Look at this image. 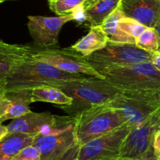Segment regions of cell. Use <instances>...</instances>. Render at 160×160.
Here are the masks:
<instances>
[{"label":"cell","mask_w":160,"mask_h":160,"mask_svg":"<svg viewBox=\"0 0 160 160\" xmlns=\"http://www.w3.org/2000/svg\"><path fill=\"white\" fill-rule=\"evenodd\" d=\"M6 93H7V91H6V80H2V81H0V106H1L2 102L6 98Z\"/></svg>","instance_id":"cell-28"},{"label":"cell","mask_w":160,"mask_h":160,"mask_svg":"<svg viewBox=\"0 0 160 160\" xmlns=\"http://www.w3.org/2000/svg\"><path fill=\"white\" fill-rule=\"evenodd\" d=\"M152 53L144 51L135 44L109 42L102 49L87 57V60L98 71L107 67L131 65L152 61Z\"/></svg>","instance_id":"cell-7"},{"label":"cell","mask_w":160,"mask_h":160,"mask_svg":"<svg viewBox=\"0 0 160 160\" xmlns=\"http://www.w3.org/2000/svg\"><path fill=\"white\" fill-rule=\"evenodd\" d=\"M80 148H81V145L79 144H77V145L71 147L70 149L67 150L62 156H59L54 160H78Z\"/></svg>","instance_id":"cell-25"},{"label":"cell","mask_w":160,"mask_h":160,"mask_svg":"<svg viewBox=\"0 0 160 160\" xmlns=\"http://www.w3.org/2000/svg\"><path fill=\"white\" fill-rule=\"evenodd\" d=\"M160 130V109L140 124L131 128L123 142L120 158L142 159L153 152L156 133Z\"/></svg>","instance_id":"cell-9"},{"label":"cell","mask_w":160,"mask_h":160,"mask_svg":"<svg viewBox=\"0 0 160 160\" xmlns=\"http://www.w3.org/2000/svg\"><path fill=\"white\" fill-rule=\"evenodd\" d=\"M120 91L160 92V73L151 61L98 70Z\"/></svg>","instance_id":"cell-3"},{"label":"cell","mask_w":160,"mask_h":160,"mask_svg":"<svg viewBox=\"0 0 160 160\" xmlns=\"http://www.w3.org/2000/svg\"><path fill=\"white\" fill-rule=\"evenodd\" d=\"M153 152L157 160H160V130L156 133L152 143Z\"/></svg>","instance_id":"cell-26"},{"label":"cell","mask_w":160,"mask_h":160,"mask_svg":"<svg viewBox=\"0 0 160 160\" xmlns=\"http://www.w3.org/2000/svg\"><path fill=\"white\" fill-rule=\"evenodd\" d=\"M11 160H41V153L34 145H29L20 150Z\"/></svg>","instance_id":"cell-24"},{"label":"cell","mask_w":160,"mask_h":160,"mask_svg":"<svg viewBox=\"0 0 160 160\" xmlns=\"http://www.w3.org/2000/svg\"><path fill=\"white\" fill-rule=\"evenodd\" d=\"M28 28L34 45L42 48H55L58 44L59 34L67 22L76 20L73 13L61 17L28 16Z\"/></svg>","instance_id":"cell-11"},{"label":"cell","mask_w":160,"mask_h":160,"mask_svg":"<svg viewBox=\"0 0 160 160\" xmlns=\"http://www.w3.org/2000/svg\"><path fill=\"white\" fill-rule=\"evenodd\" d=\"M119 26L123 32L135 39L147 28L137 20L127 17L125 16L120 20Z\"/></svg>","instance_id":"cell-23"},{"label":"cell","mask_w":160,"mask_h":160,"mask_svg":"<svg viewBox=\"0 0 160 160\" xmlns=\"http://www.w3.org/2000/svg\"><path fill=\"white\" fill-rule=\"evenodd\" d=\"M76 126L57 134L36 135L32 145L40 152L41 160H54L78 144Z\"/></svg>","instance_id":"cell-12"},{"label":"cell","mask_w":160,"mask_h":160,"mask_svg":"<svg viewBox=\"0 0 160 160\" xmlns=\"http://www.w3.org/2000/svg\"><path fill=\"white\" fill-rule=\"evenodd\" d=\"M121 0H99L84 10V20L90 27L102 25L104 20L118 7Z\"/></svg>","instance_id":"cell-18"},{"label":"cell","mask_w":160,"mask_h":160,"mask_svg":"<svg viewBox=\"0 0 160 160\" xmlns=\"http://www.w3.org/2000/svg\"><path fill=\"white\" fill-rule=\"evenodd\" d=\"M126 123L117 109L106 104L95 106L77 117V139L81 146L102 137Z\"/></svg>","instance_id":"cell-4"},{"label":"cell","mask_w":160,"mask_h":160,"mask_svg":"<svg viewBox=\"0 0 160 160\" xmlns=\"http://www.w3.org/2000/svg\"><path fill=\"white\" fill-rule=\"evenodd\" d=\"M90 76L62 71L45 62L30 57L17 66L6 79V91L32 90L42 86H52L59 82L82 81Z\"/></svg>","instance_id":"cell-2"},{"label":"cell","mask_w":160,"mask_h":160,"mask_svg":"<svg viewBox=\"0 0 160 160\" xmlns=\"http://www.w3.org/2000/svg\"><path fill=\"white\" fill-rule=\"evenodd\" d=\"M158 94H159V102H160V92H158Z\"/></svg>","instance_id":"cell-36"},{"label":"cell","mask_w":160,"mask_h":160,"mask_svg":"<svg viewBox=\"0 0 160 160\" xmlns=\"http://www.w3.org/2000/svg\"><path fill=\"white\" fill-rule=\"evenodd\" d=\"M119 7L125 17L146 28H155L160 19V0H121Z\"/></svg>","instance_id":"cell-13"},{"label":"cell","mask_w":160,"mask_h":160,"mask_svg":"<svg viewBox=\"0 0 160 160\" xmlns=\"http://www.w3.org/2000/svg\"><path fill=\"white\" fill-rule=\"evenodd\" d=\"M152 62L153 66L156 68V70L160 73V48L156 52L152 53Z\"/></svg>","instance_id":"cell-27"},{"label":"cell","mask_w":160,"mask_h":160,"mask_svg":"<svg viewBox=\"0 0 160 160\" xmlns=\"http://www.w3.org/2000/svg\"><path fill=\"white\" fill-rule=\"evenodd\" d=\"M86 0H57L48 2L50 9L59 17L72 14Z\"/></svg>","instance_id":"cell-22"},{"label":"cell","mask_w":160,"mask_h":160,"mask_svg":"<svg viewBox=\"0 0 160 160\" xmlns=\"http://www.w3.org/2000/svg\"><path fill=\"white\" fill-rule=\"evenodd\" d=\"M114 160H157V159L155 156L154 152H151L149 155H148L145 157L142 158V159H125V158H117Z\"/></svg>","instance_id":"cell-30"},{"label":"cell","mask_w":160,"mask_h":160,"mask_svg":"<svg viewBox=\"0 0 160 160\" xmlns=\"http://www.w3.org/2000/svg\"><path fill=\"white\" fill-rule=\"evenodd\" d=\"M3 1H13V0H3Z\"/></svg>","instance_id":"cell-37"},{"label":"cell","mask_w":160,"mask_h":160,"mask_svg":"<svg viewBox=\"0 0 160 160\" xmlns=\"http://www.w3.org/2000/svg\"><path fill=\"white\" fill-rule=\"evenodd\" d=\"M0 160H11V158L6 157V156H2V155H0Z\"/></svg>","instance_id":"cell-34"},{"label":"cell","mask_w":160,"mask_h":160,"mask_svg":"<svg viewBox=\"0 0 160 160\" xmlns=\"http://www.w3.org/2000/svg\"><path fill=\"white\" fill-rule=\"evenodd\" d=\"M124 14L120 9L117 8L101 25L103 31L107 35L109 42L124 44H135V38L123 32L119 26V23Z\"/></svg>","instance_id":"cell-17"},{"label":"cell","mask_w":160,"mask_h":160,"mask_svg":"<svg viewBox=\"0 0 160 160\" xmlns=\"http://www.w3.org/2000/svg\"><path fill=\"white\" fill-rule=\"evenodd\" d=\"M135 45L144 51L154 53L160 48V40L156 28H147L135 39Z\"/></svg>","instance_id":"cell-21"},{"label":"cell","mask_w":160,"mask_h":160,"mask_svg":"<svg viewBox=\"0 0 160 160\" xmlns=\"http://www.w3.org/2000/svg\"><path fill=\"white\" fill-rule=\"evenodd\" d=\"M4 2V1H3V0H0V3H2V2Z\"/></svg>","instance_id":"cell-38"},{"label":"cell","mask_w":160,"mask_h":160,"mask_svg":"<svg viewBox=\"0 0 160 160\" xmlns=\"http://www.w3.org/2000/svg\"><path fill=\"white\" fill-rule=\"evenodd\" d=\"M34 46L9 44L0 40V81L6 80L14 69L32 55Z\"/></svg>","instance_id":"cell-14"},{"label":"cell","mask_w":160,"mask_h":160,"mask_svg":"<svg viewBox=\"0 0 160 160\" xmlns=\"http://www.w3.org/2000/svg\"><path fill=\"white\" fill-rule=\"evenodd\" d=\"M156 28V31H157L158 34H159V40H160V19H159V22H158L157 25H156V28Z\"/></svg>","instance_id":"cell-33"},{"label":"cell","mask_w":160,"mask_h":160,"mask_svg":"<svg viewBox=\"0 0 160 160\" xmlns=\"http://www.w3.org/2000/svg\"><path fill=\"white\" fill-rule=\"evenodd\" d=\"M99 0H86L85 2H84V4L82 5V8H83V11L87 9L88 8H89L90 6H92V5L95 4V2H97Z\"/></svg>","instance_id":"cell-32"},{"label":"cell","mask_w":160,"mask_h":160,"mask_svg":"<svg viewBox=\"0 0 160 160\" xmlns=\"http://www.w3.org/2000/svg\"><path fill=\"white\" fill-rule=\"evenodd\" d=\"M77 117L73 116L59 117L49 112H30L16 118L7 125L9 133L30 134H50L62 132L76 126Z\"/></svg>","instance_id":"cell-6"},{"label":"cell","mask_w":160,"mask_h":160,"mask_svg":"<svg viewBox=\"0 0 160 160\" xmlns=\"http://www.w3.org/2000/svg\"><path fill=\"white\" fill-rule=\"evenodd\" d=\"M52 87L71 97L72 104L60 108L69 116L76 117L92 108L108 103L120 91L104 78L94 77L82 81L59 82Z\"/></svg>","instance_id":"cell-1"},{"label":"cell","mask_w":160,"mask_h":160,"mask_svg":"<svg viewBox=\"0 0 160 160\" xmlns=\"http://www.w3.org/2000/svg\"><path fill=\"white\" fill-rule=\"evenodd\" d=\"M32 102H44L57 105V106H70L73 102L71 97L62 91L52 86H42L31 90Z\"/></svg>","instance_id":"cell-20"},{"label":"cell","mask_w":160,"mask_h":160,"mask_svg":"<svg viewBox=\"0 0 160 160\" xmlns=\"http://www.w3.org/2000/svg\"><path fill=\"white\" fill-rule=\"evenodd\" d=\"M109 42V38L101 25L90 27L89 32L85 36L70 47V49L88 57L93 53L102 49Z\"/></svg>","instance_id":"cell-15"},{"label":"cell","mask_w":160,"mask_h":160,"mask_svg":"<svg viewBox=\"0 0 160 160\" xmlns=\"http://www.w3.org/2000/svg\"><path fill=\"white\" fill-rule=\"evenodd\" d=\"M32 57L67 73L104 78L91 65L87 58L70 48H42L34 46Z\"/></svg>","instance_id":"cell-8"},{"label":"cell","mask_w":160,"mask_h":160,"mask_svg":"<svg viewBox=\"0 0 160 160\" xmlns=\"http://www.w3.org/2000/svg\"><path fill=\"white\" fill-rule=\"evenodd\" d=\"M36 134L9 133L0 141V155L12 159L25 147L32 145Z\"/></svg>","instance_id":"cell-19"},{"label":"cell","mask_w":160,"mask_h":160,"mask_svg":"<svg viewBox=\"0 0 160 160\" xmlns=\"http://www.w3.org/2000/svg\"><path fill=\"white\" fill-rule=\"evenodd\" d=\"M9 106L6 113L0 118V122L14 120L31 112L30 105L33 102L31 90H18L6 93Z\"/></svg>","instance_id":"cell-16"},{"label":"cell","mask_w":160,"mask_h":160,"mask_svg":"<svg viewBox=\"0 0 160 160\" xmlns=\"http://www.w3.org/2000/svg\"><path fill=\"white\" fill-rule=\"evenodd\" d=\"M2 123L0 122V141L9 134V131H8L7 126H4V125H2Z\"/></svg>","instance_id":"cell-31"},{"label":"cell","mask_w":160,"mask_h":160,"mask_svg":"<svg viewBox=\"0 0 160 160\" xmlns=\"http://www.w3.org/2000/svg\"><path fill=\"white\" fill-rule=\"evenodd\" d=\"M8 106H9V100H8V98L6 96V98H5L4 101L2 102V103L0 106V118L6 112Z\"/></svg>","instance_id":"cell-29"},{"label":"cell","mask_w":160,"mask_h":160,"mask_svg":"<svg viewBox=\"0 0 160 160\" xmlns=\"http://www.w3.org/2000/svg\"><path fill=\"white\" fill-rule=\"evenodd\" d=\"M159 92L120 91L107 103L117 109L131 128L137 126L160 109Z\"/></svg>","instance_id":"cell-5"},{"label":"cell","mask_w":160,"mask_h":160,"mask_svg":"<svg viewBox=\"0 0 160 160\" xmlns=\"http://www.w3.org/2000/svg\"><path fill=\"white\" fill-rule=\"evenodd\" d=\"M53 1H57V0H48V2H53Z\"/></svg>","instance_id":"cell-35"},{"label":"cell","mask_w":160,"mask_h":160,"mask_svg":"<svg viewBox=\"0 0 160 160\" xmlns=\"http://www.w3.org/2000/svg\"><path fill=\"white\" fill-rule=\"evenodd\" d=\"M131 128L128 123H125L82 145L80 148L78 160H114L120 158L122 145Z\"/></svg>","instance_id":"cell-10"}]
</instances>
